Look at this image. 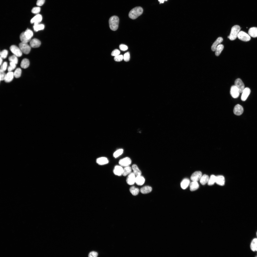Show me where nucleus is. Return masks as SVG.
Returning a JSON list of instances; mask_svg holds the SVG:
<instances>
[{"label": "nucleus", "mask_w": 257, "mask_h": 257, "mask_svg": "<svg viewBox=\"0 0 257 257\" xmlns=\"http://www.w3.org/2000/svg\"><path fill=\"white\" fill-rule=\"evenodd\" d=\"M44 25L42 24H38L36 25H34L33 26L34 30L36 32L43 30L44 29Z\"/></svg>", "instance_id": "nucleus-34"}, {"label": "nucleus", "mask_w": 257, "mask_h": 257, "mask_svg": "<svg viewBox=\"0 0 257 257\" xmlns=\"http://www.w3.org/2000/svg\"><path fill=\"white\" fill-rule=\"evenodd\" d=\"M25 36L28 39H31L33 35V32L30 30L28 29L24 32Z\"/></svg>", "instance_id": "nucleus-36"}, {"label": "nucleus", "mask_w": 257, "mask_h": 257, "mask_svg": "<svg viewBox=\"0 0 257 257\" xmlns=\"http://www.w3.org/2000/svg\"><path fill=\"white\" fill-rule=\"evenodd\" d=\"M14 76V73L13 72H9L6 74V76L4 80L6 82H10L12 80Z\"/></svg>", "instance_id": "nucleus-24"}, {"label": "nucleus", "mask_w": 257, "mask_h": 257, "mask_svg": "<svg viewBox=\"0 0 257 257\" xmlns=\"http://www.w3.org/2000/svg\"><path fill=\"white\" fill-rule=\"evenodd\" d=\"M45 1V0H37L36 4L38 6H41L43 5Z\"/></svg>", "instance_id": "nucleus-50"}, {"label": "nucleus", "mask_w": 257, "mask_h": 257, "mask_svg": "<svg viewBox=\"0 0 257 257\" xmlns=\"http://www.w3.org/2000/svg\"><path fill=\"white\" fill-rule=\"evenodd\" d=\"M227 38H228V39H229V36H228V37H227Z\"/></svg>", "instance_id": "nucleus-53"}, {"label": "nucleus", "mask_w": 257, "mask_h": 257, "mask_svg": "<svg viewBox=\"0 0 257 257\" xmlns=\"http://www.w3.org/2000/svg\"><path fill=\"white\" fill-rule=\"evenodd\" d=\"M234 114L237 115H241L243 112V107L240 105L237 104L234 107L233 110Z\"/></svg>", "instance_id": "nucleus-12"}, {"label": "nucleus", "mask_w": 257, "mask_h": 257, "mask_svg": "<svg viewBox=\"0 0 257 257\" xmlns=\"http://www.w3.org/2000/svg\"><path fill=\"white\" fill-rule=\"evenodd\" d=\"M123 59V56L122 55H119L114 57V60L116 61L120 62Z\"/></svg>", "instance_id": "nucleus-43"}, {"label": "nucleus", "mask_w": 257, "mask_h": 257, "mask_svg": "<svg viewBox=\"0 0 257 257\" xmlns=\"http://www.w3.org/2000/svg\"><path fill=\"white\" fill-rule=\"evenodd\" d=\"M209 178V176L208 175L204 174L201 178L200 180V182L202 185H204L208 183Z\"/></svg>", "instance_id": "nucleus-28"}, {"label": "nucleus", "mask_w": 257, "mask_h": 257, "mask_svg": "<svg viewBox=\"0 0 257 257\" xmlns=\"http://www.w3.org/2000/svg\"></svg>", "instance_id": "nucleus-56"}, {"label": "nucleus", "mask_w": 257, "mask_h": 257, "mask_svg": "<svg viewBox=\"0 0 257 257\" xmlns=\"http://www.w3.org/2000/svg\"><path fill=\"white\" fill-rule=\"evenodd\" d=\"M249 35L252 37H257V27H252L250 28L248 31Z\"/></svg>", "instance_id": "nucleus-21"}, {"label": "nucleus", "mask_w": 257, "mask_h": 257, "mask_svg": "<svg viewBox=\"0 0 257 257\" xmlns=\"http://www.w3.org/2000/svg\"><path fill=\"white\" fill-rule=\"evenodd\" d=\"M129 191L134 196L137 195L139 193V190L138 188L135 187L134 186H133L130 187Z\"/></svg>", "instance_id": "nucleus-33"}, {"label": "nucleus", "mask_w": 257, "mask_h": 257, "mask_svg": "<svg viewBox=\"0 0 257 257\" xmlns=\"http://www.w3.org/2000/svg\"><path fill=\"white\" fill-rule=\"evenodd\" d=\"M130 59V54L129 52L125 53L123 56V59L126 62L129 61Z\"/></svg>", "instance_id": "nucleus-42"}, {"label": "nucleus", "mask_w": 257, "mask_h": 257, "mask_svg": "<svg viewBox=\"0 0 257 257\" xmlns=\"http://www.w3.org/2000/svg\"><path fill=\"white\" fill-rule=\"evenodd\" d=\"M20 40L22 42L27 43L30 41L31 39L28 38L25 35L24 32H22L20 36Z\"/></svg>", "instance_id": "nucleus-30"}, {"label": "nucleus", "mask_w": 257, "mask_h": 257, "mask_svg": "<svg viewBox=\"0 0 257 257\" xmlns=\"http://www.w3.org/2000/svg\"><path fill=\"white\" fill-rule=\"evenodd\" d=\"M123 169L121 166L116 165L115 167L113 172L115 175L120 176L122 175Z\"/></svg>", "instance_id": "nucleus-16"}, {"label": "nucleus", "mask_w": 257, "mask_h": 257, "mask_svg": "<svg viewBox=\"0 0 257 257\" xmlns=\"http://www.w3.org/2000/svg\"><path fill=\"white\" fill-rule=\"evenodd\" d=\"M123 152V150L122 149H119L116 151L113 154V156L115 158H116L121 155Z\"/></svg>", "instance_id": "nucleus-39"}, {"label": "nucleus", "mask_w": 257, "mask_h": 257, "mask_svg": "<svg viewBox=\"0 0 257 257\" xmlns=\"http://www.w3.org/2000/svg\"><path fill=\"white\" fill-rule=\"evenodd\" d=\"M119 163L120 166L125 167L129 166L131 164V160L130 158L127 157L120 159Z\"/></svg>", "instance_id": "nucleus-8"}, {"label": "nucleus", "mask_w": 257, "mask_h": 257, "mask_svg": "<svg viewBox=\"0 0 257 257\" xmlns=\"http://www.w3.org/2000/svg\"><path fill=\"white\" fill-rule=\"evenodd\" d=\"M120 53V51L119 50L117 49H115L111 53V55L112 56H115L119 55Z\"/></svg>", "instance_id": "nucleus-45"}, {"label": "nucleus", "mask_w": 257, "mask_h": 257, "mask_svg": "<svg viewBox=\"0 0 257 257\" xmlns=\"http://www.w3.org/2000/svg\"><path fill=\"white\" fill-rule=\"evenodd\" d=\"M234 85L238 89L240 93H242L245 88L244 84L240 79H237L234 82Z\"/></svg>", "instance_id": "nucleus-7"}, {"label": "nucleus", "mask_w": 257, "mask_h": 257, "mask_svg": "<svg viewBox=\"0 0 257 257\" xmlns=\"http://www.w3.org/2000/svg\"><path fill=\"white\" fill-rule=\"evenodd\" d=\"M40 8L39 7H34L31 10L32 12L35 14H37L39 13L40 11Z\"/></svg>", "instance_id": "nucleus-44"}, {"label": "nucleus", "mask_w": 257, "mask_h": 257, "mask_svg": "<svg viewBox=\"0 0 257 257\" xmlns=\"http://www.w3.org/2000/svg\"><path fill=\"white\" fill-rule=\"evenodd\" d=\"M4 71L0 70V80H5L6 76V74Z\"/></svg>", "instance_id": "nucleus-48"}, {"label": "nucleus", "mask_w": 257, "mask_h": 257, "mask_svg": "<svg viewBox=\"0 0 257 257\" xmlns=\"http://www.w3.org/2000/svg\"><path fill=\"white\" fill-rule=\"evenodd\" d=\"M8 59L10 62H13L16 64L18 63V59L17 56L14 55L10 56Z\"/></svg>", "instance_id": "nucleus-38"}, {"label": "nucleus", "mask_w": 257, "mask_h": 257, "mask_svg": "<svg viewBox=\"0 0 257 257\" xmlns=\"http://www.w3.org/2000/svg\"><path fill=\"white\" fill-rule=\"evenodd\" d=\"M168 0H158V1L160 3H163L164 1H167Z\"/></svg>", "instance_id": "nucleus-51"}, {"label": "nucleus", "mask_w": 257, "mask_h": 257, "mask_svg": "<svg viewBox=\"0 0 257 257\" xmlns=\"http://www.w3.org/2000/svg\"><path fill=\"white\" fill-rule=\"evenodd\" d=\"M119 19L117 16L114 15L111 17L109 20V27L113 31L117 30L118 27Z\"/></svg>", "instance_id": "nucleus-2"}, {"label": "nucleus", "mask_w": 257, "mask_h": 257, "mask_svg": "<svg viewBox=\"0 0 257 257\" xmlns=\"http://www.w3.org/2000/svg\"><path fill=\"white\" fill-rule=\"evenodd\" d=\"M10 49L14 55L17 57H20L22 55V52L20 49L15 45H11L10 47Z\"/></svg>", "instance_id": "nucleus-6"}, {"label": "nucleus", "mask_w": 257, "mask_h": 257, "mask_svg": "<svg viewBox=\"0 0 257 257\" xmlns=\"http://www.w3.org/2000/svg\"><path fill=\"white\" fill-rule=\"evenodd\" d=\"M21 73V69L20 68H17L14 73V76L16 78H19L20 77Z\"/></svg>", "instance_id": "nucleus-37"}, {"label": "nucleus", "mask_w": 257, "mask_h": 257, "mask_svg": "<svg viewBox=\"0 0 257 257\" xmlns=\"http://www.w3.org/2000/svg\"><path fill=\"white\" fill-rule=\"evenodd\" d=\"M215 183L221 186L224 185L225 183L224 177L222 175H218L216 176Z\"/></svg>", "instance_id": "nucleus-17"}, {"label": "nucleus", "mask_w": 257, "mask_h": 257, "mask_svg": "<svg viewBox=\"0 0 257 257\" xmlns=\"http://www.w3.org/2000/svg\"><path fill=\"white\" fill-rule=\"evenodd\" d=\"M240 29V27L238 25H235L233 26L231 29L229 35V39L231 40H233L236 39Z\"/></svg>", "instance_id": "nucleus-3"}, {"label": "nucleus", "mask_w": 257, "mask_h": 257, "mask_svg": "<svg viewBox=\"0 0 257 257\" xmlns=\"http://www.w3.org/2000/svg\"><path fill=\"white\" fill-rule=\"evenodd\" d=\"M224 48V46L222 44L218 45L217 47L215 50V54L217 56H219Z\"/></svg>", "instance_id": "nucleus-29"}, {"label": "nucleus", "mask_w": 257, "mask_h": 257, "mask_svg": "<svg viewBox=\"0 0 257 257\" xmlns=\"http://www.w3.org/2000/svg\"><path fill=\"white\" fill-rule=\"evenodd\" d=\"M98 254L97 252L94 251L90 252L89 254V257H96L97 256Z\"/></svg>", "instance_id": "nucleus-49"}, {"label": "nucleus", "mask_w": 257, "mask_h": 257, "mask_svg": "<svg viewBox=\"0 0 257 257\" xmlns=\"http://www.w3.org/2000/svg\"><path fill=\"white\" fill-rule=\"evenodd\" d=\"M132 168L133 171V173L136 176L141 175V172L136 165H133Z\"/></svg>", "instance_id": "nucleus-23"}, {"label": "nucleus", "mask_w": 257, "mask_h": 257, "mask_svg": "<svg viewBox=\"0 0 257 257\" xmlns=\"http://www.w3.org/2000/svg\"><path fill=\"white\" fill-rule=\"evenodd\" d=\"M132 168L128 166L125 167L123 169L122 175L124 176H126L128 175L131 173Z\"/></svg>", "instance_id": "nucleus-31"}, {"label": "nucleus", "mask_w": 257, "mask_h": 257, "mask_svg": "<svg viewBox=\"0 0 257 257\" xmlns=\"http://www.w3.org/2000/svg\"><path fill=\"white\" fill-rule=\"evenodd\" d=\"M143 9L140 6L136 7L132 9L129 12L128 16L130 18L135 19L142 14Z\"/></svg>", "instance_id": "nucleus-1"}, {"label": "nucleus", "mask_w": 257, "mask_h": 257, "mask_svg": "<svg viewBox=\"0 0 257 257\" xmlns=\"http://www.w3.org/2000/svg\"><path fill=\"white\" fill-rule=\"evenodd\" d=\"M119 48L120 49L123 51H125L128 49V46L124 44H121L119 46Z\"/></svg>", "instance_id": "nucleus-47"}, {"label": "nucleus", "mask_w": 257, "mask_h": 257, "mask_svg": "<svg viewBox=\"0 0 257 257\" xmlns=\"http://www.w3.org/2000/svg\"><path fill=\"white\" fill-rule=\"evenodd\" d=\"M216 176L214 175H212L209 178L208 184L209 185H213L216 182Z\"/></svg>", "instance_id": "nucleus-35"}, {"label": "nucleus", "mask_w": 257, "mask_h": 257, "mask_svg": "<svg viewBox=\"0 0 257 257\" xmlns=\"http://www.w3.org/2000/svg\"><path fill=\"white\" fill-rule=\"evenodd\" d=\"M8 54V51L5 49L4 50L0 52V57L2 58L5 59L7 56Z\"/></svg>", "instance_id": "nucleus-41"}, {"label": "nucleus", "mask_w": 257, "mask_h": 257, "mask_svg": "<svg viewBox=\"0 0 257 257\" xmlns=\"http://www.w3.org/2000/svg\"><path fill=\"white\" fill-rule=\"evenodd\" d=\"M145 181L144 178L141 175L136 177L135 183L137 185H142L144 183Z\"/></svg>", "instance_id": "nucleus-20"}, {"label": "nucleus", "mask_w": 257, "mask_h": 257, "mask_svg": "<svg viewBox=\"0 0 257 257\" xmlns=\"http://www.w3.org/2000/svg\"><path fill=\"white\" fill-rule=\"evenodd\" d=\"M190 180L187 178L183 179L181 183V188L183 189H186L188 187L190 184Z\"/></svg>", "instance_id": "nucleus-22"}, {"label": "nucleus", "mask_w": 257, "mask_h": 257, "mask_svg": "<svg viewBox=\"0 0 257 257\" xmlns=\"http://www.w3.org/2000/svg\"><path fill=\"white\" fill-rule=\"evenodd\" d=\"M237 37L239 39L244 41H248L251 39L250 36L249 35L243 31L239 32Z\"/></svg>", "instance_id": "nucleus-5"}, {"label": "nucleus", "mask_w": 257, "mask_h": 257, "mask_svg": "<svg viewBox=\"0 0 257 257\" xmlns=\"http://www.w3.org/2000/svg\"><path fill=\"white\" fill-rule=\"evenodd\" d=\"M7 66V62H4L1 66L0 70L4 71H5L6 69Z\"/></svg>", "instance_id": "nucleus-46"}, {"label": "nucleus", "mask_w": 257, "mask_h": 257, "mask_svg": "<svg viewBox=\"0 0 257 257\" xmlns=\"http://www.w3.org/2000/svg\"><path fill=\"white\" fill-rule=\"evenodd\" d=\"M240 92L238 88L235 85L232 86L231 88L230 94L231 96L234 98H238L239 96Z\"/></svg>", "instance_id": "nucleus-9"}, {"label": "nucleus", "mask_w": 257, "mask_h": 257, "mask_svg": "<svg viewBox=\"0 0 257 257\" xmlns=\"http://www.w3.org/2000/svg\"><path fill=\"white\" fill-rule=\"evenodd\" d=\"M42 20V17L41 15L38 14L34 17L31 20L30 22L31 23L34 24V25H36L39 24Z\"/></svg>", "instance_id": "nucleus-15"}, {"label": "nucleus", "mask_w": 257, "mask_h": 257, "mask_svg": "<svg viewBox=\"0 0 257 257\" xmlns=\"http://www.w3.org/2000/svg\"><path fill=\"white\" fill-rule=\"evenodd\" d=\"M96 162L99 164L102 165L108 163H109V161L107 158L102 157L98 158L96 160Z\"/></svg>", "instance_id": "nucleus-19"}, {"label": "nucleus", "mask_w": 257, "mask_h": 257, "mask_svg": "<svg viewBox=\"0 0 257 257\" xmlns=\"http://www.w3.org/2000/svg\"><path fill=\"white\" fill-rule=\"evenodd\" d=\"M202 174L200 171H196L194 172L191 176V179L193 181L198 182L201 177Z\"/></svg>", "instance_id": "nucleus-11"}, {"label": "nucleus", "mask_w": 257, "mask_h": 257, "mask_svg": "<svg viewBox=\"0 0 257 257\" xmlns=\"http://www.w3.org/2000/svg\"><path fill=\"white\" fill-rule=\"evenodd\" d=\"M2 58H1V57H0V65H1V64L2 63Z\"/></svg>", "instance_id": "nucleus-52"}, {"label": "nucleus", "mask_w": 257, "mask_h": 257, "mask_svg": "<svg viewBox=\"0 0 257 257\" xmlns=\"http://www.w3.org/2000/svg\"><path fill=\"white\" fill-rule=\"evenodd\" d=\"M19 48L22 52L26 54H28L31 50V47L27 43L21 42L19 44Z\"/></svg>", "instance_id": "nucleus-4"}, {"label": "nucleus", "mask_w": 257, "mask_h": 257, "mask_svg": "<svg viewBox=\"0 0 257 257\" xmlns=\"http://www.w3.org/2000/svg\"><path fill=\"white\" fill-rule=\"evenodd\" d=\"M136 176L133 172H131L129 174L126 180L127 183L130 185L133 184L135 183Z\"/></svg>", "instance_id": "nucleus-10"}, {"label": "nucleus", "mask_w": 257, "mask_h": 257, "mask_svg": "<svg viewBox=\"0 0 257 257\" xmlns=\"http://www.w3.org/2000/svg\"><path fill=\"white\" fill-rule=\"evenodd\" d=\"M223 40V39L222 37H219L218 38L212 46L211 49L213 51H215L218 45L220 44Z\"/></svg>", "instance_id": "nucleus-18"}, {"label": "nucleus", "mask_w": 257, "mask_h": 257, "mask_svg": "<svg viewBox=\"0 0 257 257\" xmlns=\"http://www.w3.org/2000/svg\"><path fill=\"white\" fill-rule=\"evenodd\" d=\"M10 65L8 68V70L9 72H11L16 67V64L14 63L10 62Z\"/></svg>", "instance_id": "nucleus-40"}, {"label": "nucleus", "mask_w": 257, "mask_h": 257, "mask_svg": "<svg viewBox=\"0 0 257 257\" xmlns=\"http://www.w3.org/2000/svg\"><path fill=\"white\" fill-rule=\"evenodd\" d=\"M250 248L252 251H256L257 248V238H254L252 241L250 245Z\"/></svg>", "instance_id": "nucleus-32"}, {"label": "nucleus", "mask_w": 257, "mask_h": 257, "mask_svg": "<svg viewBox=\"0 0 257 257\" xmlns=\"http://www.w3.org/2000/svg\"><path fill=\"white\" fill-rule=\"evenodd\" d=\"M256 257H257V256H256Z\"/></svg>", "instance_id": "nucleus-55"}, {"label": "nucleus", "mask_w": 257, "mask_h": 257, "mask_svg": "<svg viewBox=\"0 0 257 257\" xmlns=\"http://www.w3.org/2000/svg\"><path fill=\"white\" fill-rule=\"evenodd\" d=\"M251 92L250 89L246 87L244 88L242 93L241 99L243 101L246 100L247 98Z\"/></svg>", "instance_id": "nucleus-13"}, {"label": "nucleus", "mask_w": 257, "mask_h": 257, "mask_svg": "<svg viewBox=\"0 0 257 257\" xmlns=\"http://www.w3.org/2000/svg\"><path fill=\"white\" fill-rule=\"evenodd\" d=\"M41 44V42L37 39L34 38L30 41V44L31 47L33 48L38 47Z\"/></svg>", "instance_id": "nucleus-14"}, {"label": "nucleus", "mask_w": 257, "mask_h": 257, "mask_svg": "<svg viewBox=\"0 0 257 257\" xmlns=\"http://www.w3.org/2000/svg\"><path fill=\"white\" fill-rule=\"evenodd\" d=\"M30 64V62L29 60L27 59H24L22 61L20 66L22 68L26 69L28 68Z\"/></svg>", "instance_id": "nucleus-27"}, {"label": "nucleus", "mask_w": 257, "mask_h": 257, "mask_svg": "<svg viewBox=\"0 0 257 257\" xmlns=\"http://www.w3.org/2000/svg\"><path fill=\"white\" fill-rule=\"evenodd\" d=\"M152 190V188L150 186H145L141 188L140 189V191L142 193L145 194L150 192Z\"/></svg>", "instance_id": "nucleus-26"}, {"label": "nucleus", "mask_w": 257, "mask_h": 257, "mask_svg": "<svg viewBox=\"0 0 257 257\" xmlns=\"http://www.w3.org/2000/svg\"><path fill=\"white\" fill-rule=\"evenodd\" d=\"M199 187V185L197 182L193 181L190 184V189L191 191H193L197 190Z\"/></svg>", "instance_id": "nucleus-25"}, {"label": "nucleus", "mask_w": 257, "mask_h": 257, "mask_svg": "<svg viewBox=\"0 0 257 257\" xmlns=\"http://www.w3.org/2000/svg\"><path fill=\"white\" fill-rule=\"evenodd\" d=\"M256 251H257V248L256 249Z\"/></svg>", "instance_id": "nucleus-54"}]
</instances>
